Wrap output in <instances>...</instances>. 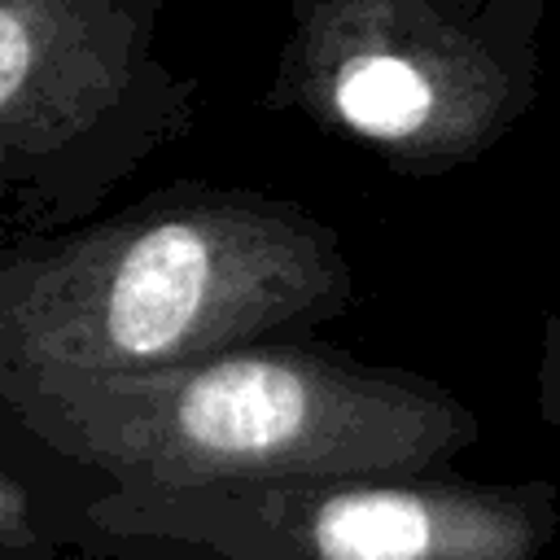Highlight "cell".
Returning <instances> with one entry per match:
<instances>
[{"label": "cell", "instance_id": "2", "mask_svg": "<svg viewBox=\"0 0 560 560\" xmlns=\"http://www.w3.org/2000/svg\"><path fill=\"white\" fill-rule=\"evenodd\" d=\"M306 420V385L280 363H223L201 372L179 398V429L219 455H262L284 446Z\"/></svg>", "mask_w": 560, "mask_h": 560}, {"label": "cell", "instance_id": "3", "mask_svg": "<svg viewBox=\"0 0 560 560\" xmlns=\"http://www.w3.org/2000/svg\"><path fill=\"white\" fill-rule=\"evenodd\" d=\"M429 538L424 503L407 494H346L315 521V547L324 560H420Z\"/></svg>", "mask_w": 560, "mask_h": 560}, {"label": "cell", "instance_id": "5", "mask_svg": "<svg viewBox=\"0 0 560 560\" xmlns=\"http://www.w3.org/2000/svg\"><path fill=\"white\" fill-rule=\"evenodd\" d=\"M31 70V35L13 9L0 13V105L9 109Z\"/></svg>", "mask_w": 560, "mask_h": 560}, {"label": "cell", "instance_id": "1", "mask_svg": "<svg viewBox=\"0 0 560 560\" xmlns=\"http://www.w3.org/2000/svg\"><path fill=\"white\" fill-rule=\"evenodd\" d=\"M210 280V245L188 223H166L140 236L114 284L105 328L109 341L127 354H158L175 346L201 311V293Z\"/></svg>", "mask_w": 560, "mask_h": 560}, {"label": "cell", "instance_id": "4", "mask_svg": "<svg viewBox=\"0 0 560 560\" xmlns=\"http://www.w3.org/2000/svg\"><path fill=\"white\" fill-rule=\"evenodd\" d=\"M337 109L368 136H407L429 114V83L402 57H354L337 74Z\"/></svg>", "mask_w": 560, "mask_h": 560}]
</instances>
